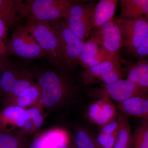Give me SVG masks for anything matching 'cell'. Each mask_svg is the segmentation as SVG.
<instances>
[{
    "label": "cell",
    "mask_w": 148,
    "mask_h": 148,
    "mask_svg": "<svg viewBox=\"0 0 148 148\" xmlns=\"http://www.w3.org/2000/svg\"><path fill=\"white\" fill-rule=\"evenodd\" d=\"M69 72L57 66L56 69L44 70L38 75L41 100L48 110L53 112L65 108L77 97L80 87Z\"/></svg>",
    "instance_id": "obj_1"
},
{
    "label": "cell",
    "mask_w": 148,
    "mask_h": 148,
    "mask_svg": "<svg viewBox=\"0 0 148 148\" xmlns=\"http://www.w3.org/2000/svg\"><path fill=\"white\" fill-rule=\"evenodd\" d=\"M58 38L56 66L71 71L79 65L78 57L85 42L69 29L64 19L51 21Z\"/></svg>",
    "instance_id": "obj_2"
},
{
    "label": "cell",
    "mask_w": 148,
    "mask_h": 148,
    "mask_svg": "<svg viewBox=\"0 0 148 148\" xmlns=\"http://www.w3.org/2000/svg\"><path fill=\"white\" fill-rule=\"evenodd\" d=\"M75 0H29L23 2V16L29 21H53L64 18Z\"/></svg>",
    "instance_id": "obj_3"
},
{
    "label": "cell",
    "mask_w": 148,
    "mask_h": 148,
    "mask_svg": "<svg viewBox=\"0 0 148 148\" xmlns=\"http://www.w3.org/2000/svg\"><path fill=\"white\" fill-rule=\"evenodd\" d=\"M95 6L94 1H78L64 18L72 33L84 42L92 29L91 19Z\"/></svg>",
    "instance_id": "obj_4"
},
{
    "label": "cell",
    "mask_w": 148,
    "mask_h": 148,
    "mask_svg": "<svg viewBox=\"0 0 148 148\" xmlns=\"http://www.w3.org/2000/svg\"><path fill=\"white\" fill-rule=\"evenodd\" d=\"M120 58L107 59L85 69L82 77L84 85L108 84L123 79L125 75Z\"/></svg>",
    "instance_id": "obj_5"
},
{
    "label": "cell",
    "mask_w": 148,
    "mask_h": 148,
    "mask_svg": "<svg viewBox=\"0 0 148 148\" xmlns=\"http://www.w3.org/2000/svg\"><path fill=\"white\" fill-rule=\"evenodd\" d=\"M6 47L7 52L28 59L40 58L47 54L35 39L29 21L25 26L15 30Z\"/></svg>",
    "instance_id": "obj_6"
},
{
    "label": "cell",
    "mask_w": 148,
    "mask_h": 148,
    "mask_svg": "<svg viewBox=\"0 0 148 148\" xmlns=\"http://www.w3.org/2000/svg\"><path fill=\"white\" fill-rule=\"evenodd\" d=\"M87 92L88 97L93 100L105 97L117 103L134 96L147 95V93L144 92L127 79L89 88L87 89Z\"/></svg>",
    "instance_id": "obj_7"
},
{
    "label": "cell",
    "mask_w": 148,
    "mask_h": 148,
    "mask_svg": "<svg viewBox=\"0 0 148 148\" xmlns=\"http://www.w3.org/2000/svg\"><path fill=\"white\" fill-rule=\"evenodd\" d=\"M93 36L100 42L107 59L120 57L119 53L124 47L121 30L116 18H114L102 27L96 29Z\"/></svg>",
    "instance_id": "obj_8"
},
{
    "label": "cell",
    "mask_w": 148,
    "mask_h": 148,
    "mask_svg": "<svg viewBox=\"0 0 148 148\" xmlns=\"http://www.w3.org/2000/svg\"><path fill=\"white\" fill-rule=\"evenodd\" d=\"M116 19L121 30L124 47L133 55L148 34V18L143 17L131 21Z\"/></svg>",
    "instance_id": "obj_9"
},
{
    "label": "cell",
    "mask_w": 148,
    "mask_h": 148,
    "mask_svg": "<svg viewBox=\"0 0 148 148\" xmlns=\"http://www.w3.org/2000/svg\"><path fill=\"white\" fill-rule=\"evenodd\" d=\"M33 36L56 66L58 38L51 21H29Z\"/></svg>",
    "instance_id": "obj_10"
},
{
    "label": "cell",
    "mask_w": 148,
    "mask_h": 148,
    "mask_svg": "<svg viewBox=\"0 0 148 148\" xmlns=\"http://www.w3.org/2000/svg\"><path fill=\"white\" fill-rule=\"evenodd\" d=\"M117 110L109 98L95 99L88 106L86 116L93 124L99 127L116 119Z\"/></svg>",
    "instance_id": "obj_11"
},
{
    "label": "cell",
    "mask_w": 148,
    "mask_h": 148,
    "mask_svg": "<svg viewBox=\"0 0 148 148\" xmlns=\"http://www.w3.org/2000/svg\"><path fill=\"white\" fill-rule=\"evenodd\" d=\"M120 62L127 80L144 92L148 91V61L146 59L137 62L121 57Z\"/></svg>",
    "instance_id": "obj_12"
},
{
    "label": "cell",
    "mask_w": 148,
    "mask_h": 148,
    "mask_svg": "<svg viewBox=\"0 0 148 148\" xmlns=\"http://www.w3.org/2000/svg\"><path fill=\"white\" fill-rule=\"evenodd\" d=\"M107 60L97 38L92 36L84 42L78 57L79 64L85 69Z\"/></svg>",
    "instance_id": "obj_13"
},
{
    "label": "cell",
    "mask_w": 148,
    "mask_h": 148,
    "mask_svg": "<svg viewBox=\"0 0 148 148\" xmlns=\"http://www.w3.org/2000/svg\"><path fill=\"white\" fill-rule=\"evenodd\" d=\"M117 110L127 117L148 120V95L136 96L117 103Z\"/></svg>",
    "instance_id": "obj_14"
},
{
    "label": "cell",
    "mask_w": 148,
    "mask_h": 148,
    "mask_svg": "<svg viewBox=\"0 0 148 148\" xmlns=\"http://www.w3.org/2000/svg\"><path fill=\"white\" fill-rule=\"evenodd\" d=\"M29 73L20 71L18 69L4 64L0 71V97L5 106L12 89L18 80Z\"/></svg>",
    "instance_id": "obj_15"
},
{
    "label": "cell",
    "mask_w": 148,
    "mask_h": 148,
    "mask_svg": "<svg viewBox=\"0 0 148 148\" xmlns=\"http://www.w3.org/2000/svg\"><path fill=\"white\" fill-rule=\"evenodd\" d=\"M120 13L117 19L135 20L148 18V0H121Z\"/></svg>",
    "instance_id": "obj_16"
},
{
    "label": "cell",
    "mask_w": 148,
    "mask_h": 148,
    "mask_svg": "<svg viewBox=\"0 0 148 148\" xmlns=\"http://www.w3.org/2000/svg\"><path fill=\"white\" fill-rule=\"evenodd\" d=\"M119 2L118 0L99 1L95 5L92 12L91 19L92 29L100 28L114 18Z\"/></svg>",
    "instance_id": "obj_17"
},
{
    "label": "cell",
    "mask_w": 148,
    "mask_h": 148,
    "mask_svg": "<svg viewBox=\"0 0 148 148\" xmlns=\"http://www.w3.org/2000/svg\"><path fill=\"white\" fill-rule=\"evenodd\" d=\"M23 2L21 1L0 0V18L8 26H14L23 17Z\"/></svg>",
    "instance_id": "obj_18"
},
{
    "label": "cell",
    "mask_w": 148,
    "mask_h": 148,
    "mask_svg": "<svg viewBox=\"0 0 148 148\" xmlns=\"http://www.w3.org/2000/svg\"><path fill=\"white\" fill-rule=\"evenodd\" d=\"M119 127L113 148H132V133L127 117L117 110Z\"/></svg>",
    "instance_id": "obj_19"
},
{
    "label": "cell",
    "mask_w": 148,
    "mask_h": 148,
    "mask_svg": "<svg viewBox=\"0 0 148 148\" xmlns=\"http://www.w3.org/2000/svg\"><path fill=\"white\" fill-rule=\"evenodd\" d=\"M26 140L22 131L12 132L0 128V148H25Z\"/></svg>",
    "instance_id": "obj_20"
},
{
    "label": "cell",
    "mask_w": 148,
    "mask_h": 148,
    "mask_svg": "<svg viewBox=\"0 0 148 148\" xmlns=\"http://www.w3.org/2000/svg\"><path fill=\"white\" fill-rule=\"evenodd\" d=\"M73 140L77 148H99L95 136L84 127L76 129Z\"/></svg>",
    "instance_id": "obj_21"
},
{
    "label": "cell",
    "mask_w": 148,
    "mask_h": 148,
    "mask_svg": "<svg viewBox=\"0 0 148 148\" xmlns=\"http://www.w3.org/2000/svg\"><path fill=\"white\" fill-rule=\"evenodd\" d=\"M40 148H57L66 143L69 138L58 130H51L39 138Z\"/></svg>",
    "instance_id": "obj_22"
},
{
    "label": "cell",
    "mask_w": 148,
    "mask_h": 148,
    "mask_svg": "<svg viewBox=\"0 0 148 148\" xmlns=\"http://www.w3.org/2000/svg\"><path fill=\"white\" fill-rule=\"evenodd\" d=\"M132 148H148V120H142L132 134Z\"/></svg>",
    "instance_id": "obj_23"
},
{
    "label": "cell",
    "mask_w": 148,
    "mask_h": 148,
    "mask_svg": "<svg viewBox=\"0 0 148 148\" xmlns=\"http://www.w3.org/2000/svg\"><path fill=\"white\" fill-rule=\"evenodd\" d=\"M34 84L31 75L29 73L18 80L12 89V92L6 104L5 107L9 103H10L11 101H14L16 98L21 97L26 94L31 86Z\"/></svg>",
    "instance_id": "obj_24"
},
{
    "label": "cell",
    "mask_w": 148,
    "mask_h": 148,
    "mask_svg": "<svg viewBox=\"0 0 148 148\" xmlns=\"http://www.w3.org/2000/svg\"><path fill=\"white\" fill-rule=\"evenodd\" d=\"M29 119L33 120L36 128L40 127L44 121L40 111L38 109L34 108L28 109L21 114L16 120V124L18 127H22L24 122Z\"/></svg>",
    "instance_id": "obj_25"
},
{
    "label": "cell",
    "mask_w": 148,
    "mask_h": 148,
    "mask_svg": "<svg viewBox=\"0 0 148 148\" xmlns=\"http://www.w3.org/2000/svg\"><path fill=\"white\" fill-rule=\"evenodd\" d=\"M24 108L17 105H8L0 110V122L2 126L5 122H15L18 116L25 111ZM3 127V126H2Z\"/></svg>",
    "instance_id": "obj_26"
},
{
    "label": "cell",
    "mask_w": 148,
    "mask_h": 148,
    "mask_svg": "<svg viewBox=\"0 0 148 148\" xmlns=\"http://www.w3.org/2000/svg\"><path fill=\"white\" fill-rule=\"evenodd\" d=\"M41 97V90L38 85H32L26 94L23 96L16 98V105L22 108L27 107L35 102Z\"/></svg>",
    "instance_id": "obj_27"
},
{
    "label": "cell",
    "mask_w": 148,
    "mask_h": 148,
    "mask_svg": "<svg viewBox=\"0 0 148 148\" xmlns=\"http://www.w3.org/2000/svg\"><path fill=\"white\" fill-rule=\"evenodd\" d=\"M117 134L105 135L99 132L95 137L99 148H113Z\"/></svg>",
    "instance_id": "obj_28"
},
{
    "label": "cell",
    "mask_w": 148,
    "mask_h": 148,
    "mask_svg": "<svg viewBox=\"0 0 148 148\" xmlns=\"http://www.w3.org/2000/svg\"><path fill=\"white\" fill-rule=\"evenodd\" d=\"M119 124L116 119L99 127V132L105 135H114L117 133Z\"/></svg>",
    "instance_id": "obj_29"
},
{
    "label": "cell",
    "mask_w": 148,
    "mask_h": 148,
    "mask_svg": "<svg viewBox=\"0 0 148 148\" xmlns=\"http://www.w3.org/2000/svg\"><path fill=\"white\" fill-rule=\"evenodd\" d=\"M133 55L140 60L146 59L148 55V34L138 47L136 49Z\"/></svg>",
    "instance_id": "obj_30"
},
{
    "label": "cell",
    "mask_w": 148,
    "mask_h": 148,
    "mask_svg": "<svg viewBox=\"0 0 148 148\" xmlns=\"http://www.w3.org/2000/svg\"><path fill=\"white\" fill-rule=\"evenodd\" d=\"M8 26L3 20L0 18V38L4 39L7 33Z\"/></svg>",
    "instance_id": "obj_31"
},
{
    "label": "cell",
    "mask_w": 148,
    "mask_h": 148,
    "mask_svg": "<svg viewBox=\"0 0 148 148\" xmlns=\"http://www.w3.org/2000/svg\"><path fill=\"white\" fill-rule=\"evenodd\" d=\"M34 126L33 120H28L24 122V125L22 127L23 128V131H22L24 133L25 132H31L32 130H34Z\"/></svg>",
    "instance_id": "obj_32"
},
{
    "label": "cell",
    "mask_w": 148,
    "mask_h": 148,
    "mask_svg": "<svg viewBox=\"0 0 148 148\" xmlns=\"http://www.w3.org/2000/svg\"><path fill=\"white\" fill-rule=\"evenodd\" d=\"M57 148H77L74 143V141H72L71 139H68L66 143H63L58 146Z\"/></svg>",
    "instance_id": "obj_33"
},
{
    "label": "cell",
    "mask_w": 148,
    "mask_h": 148,
    "mask_svg": "<svg viewBox=\"0 0 148 148\" xmlns=\"http://www.w3.org/2000/svg\"><path fill=\"white\" fill-rule=\"evenodd\" d=\"M2 39L0 38V56H4L7 52L6 45L3 41Z\"/></svg>",
    "instance_id": "obj_34"
},
{
    "label": "cell",
    "mask_w": 148,
    "mask_h": 148,
    "mask_svg": "<svg viewBox=\"0 0 148 148\" xmlns=\"http://www.w3.org/2000/svg\"><path fill=\"white\" fill-rule=\"evenodd\" d=\"M29 148H40V140L39 138L35 139L33 141V143Z\"/></svg>",
    "instance_id": "obj_35"
},
{
    "label": "cell",
    "mask_w": 148,
    "mask_h": 148,
    "mask_svg": "<svg viewBox=\"0 0 148 148\" xmlns=\"http://www.w3.org/2000/svg\"><path fill=\"white\" fill-rule=\"evenodd\" d=\"M4 56H0V68H2L3 66H4L5 64V61L4 59H3V57Z\"/></svg>",
    "instance_id": "obj_36"
},
{
    "label": "cell",
    "mask_w": 148,
    "mask_h": 148,
    "mask_svg": "<svg viewBox=\"0 0 148 148\" xmlns=\"http://www.w3.org/2000/svg\"><path fill=\"white\" fill-rule=\"evenodd\" d=\"M2 127V126L1 125V122H0V128Z\"/></svg>",
    "instance_id": "obj_37"
},
{
    "label": "cell",
    "mask_w": 148,
    "mask_h": 148,
    "mask_svg": "<svg viewBox=\"0 0 148 148\" xmlns=\"http://www.w3.org/2000/svg\"><path fill=\"white\" fill-rule=\"evenodd\" d=\"M1 68H0V71H1Z\"/></svg>",
    "instance_id": "obj_38"
}]
</instances>
